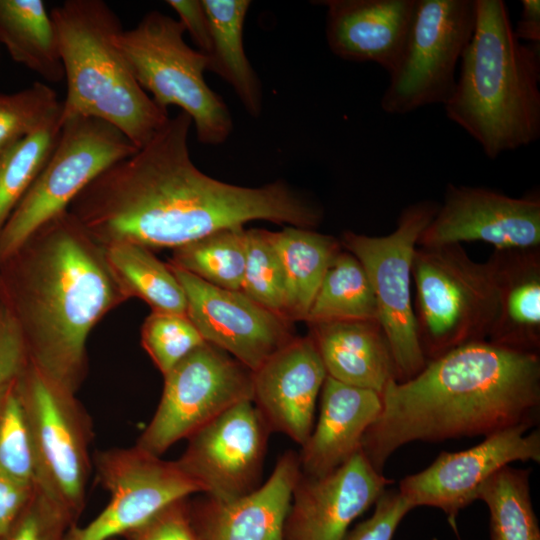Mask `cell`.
<instances>
[{
  "mask_svg": "<svg viewBox=\"0 0 540 540\" xmlns=\"http://www.w3.org/2000/svg\"><path fill=\"white\" fill-rule=\"evenodd\" d=\"M50 14L67 87L61 121L96 118L144 146L170 117L141 88L116 45L122 27L115 12L102 0H67Z\"/></svg>",
  "mask_w": 540,
  "mask_h": 540,
  "instance_id": "5b68a950",
  "label": "cell"
},
{
  "mask_svg": "<svg viewBox=\"0 0 540 540\" xmlns=\"http://www.w3.org/2000/svg\"><path fill=\"white\" fill-rule=\"evenodd\" d=\"M327 373L312 338L295 337L252 371V402L271 432L302 446Z\"/></svg>",
  "mask_w": 540,
  "mask_h": 540,
  "instance_id": "d6986e66",
  "label": "cell"
},
{
  "mask_svg": "<svg viewBox=\"0 0 540 540\" xmlns=\"http://www.w3.org/2000/svg\"><path fill=\"white\" fill-rule=\"evenodd\" d=\"M204 342L186 315L152 311L141 327V344L162 375Z\"/></svg>",
  "mask_w": 540,
  "mask_h": 540,
  "instance_id": "e575fe53",
  "label": "cell"
},
{
  "mask_svg": "<svg viewBox=\"0 0 540 540\" xmlns=\"http://www.w3.org/2000/svg\"><path fill=\"white\" fill-rule=\"evenodd\" d=\"M0 293L21 330L29 362L73 394L87 376L90 332L128 300L104 247L68 211L0 262Z\"/></svg>",
  "mask_w": 540,
  "mask_h": 540,
  "instance_id": "3957f363",
  "label": "cell"
},
{
  "mask_svg": "<svg viewBox=\"0 0 540 540\" xmlns=\"http://www.w3.org/2000/svg\"><path fill=\"white\" fill-rule=\"evenodd\" d=\"M412 280L416 332L427 362L488 339L497 308L488 261H473L461 244L417 246Z\"/></svg>",
  "mask_w": 540,
  "mask_h": 540,
  "instance_id": "8992f818",
  "label": "cell"
},
{
  "mask_svg": "<svg viewBox=\"0 0 540 540\" xmlns=\"http://www.w3.org/2000/svg\"><path fill=\"white\" fill-rule=\"evenodd\" d=\"M487 261L497 301L487 340L515 350L539 353L540 248L495 250Z\"/></svg>",
  "mask_w": 540,
  "mask_h": 540,
  "instance_id": "603a6c76",
  "label": "cell"
},
{
  "mask_svg": "<svg viewBox=\"0 0 540 540\" xmlns=\"http://www.w3.org/2000/svg\"><path fill=\"white\" fill-rule=\"evenodd\" d=\"M36 489V483L0 470V537L24 511Z\"/></svg>",
  "mask_w": 540,
  "mask_h": 540,
  "instance_id": "60d3db41",
  "label": "cell"
},
{
  "mask_svg": "<svg viewBox=\"0 0 540 540\" xmlns=\"http://www.w3.org/2000/svg\"><path fill=\"white\" fill-rule=\"evenodd\" d=\"M300 474L298 453L288 450L269 478L252 492L230 500L209 496L189 501L199 540H283L293 487Z\"/></svg>",
  "mask_w": 540,
  "mask_h": 540,
  "instance_id": "ffe728a7",
  "label": "cell"
},
{
  "mask_svg": "<svg viewBox=\"0 0 540 540\" xmlns=\"http://www.w3.org/2000/svg\"><path fill=\"white\" fill-rule=\"evenodd\" d=\"M126 540H199L193 527L189 499L176 500L124 536Z\"/></svg>",
  "mask_w": 540,
  "mask_h": 540,
  "instance_id": "f35d334b",
  "label": "cell"
},
{
  "mask_svg": "<svg viewBox=\"0 0 540 540\" xmlns=\"http://www.w3.org/2000/svg\"><path fill=\"white\" fill-rule=\"evenodd\" d=\"M326 41L331 52L350 62H372L387 73L405 44L416 0H324Z\"/></svg>",
  "mask_w": 540,
  "mask_h": 540,
  "instance_id": "44dd1931",
  "label": "cell"
},
{
  "mask_svg": "<svg viewBox=\"0 0 540 540\" xmlns=\"http://www.w3.org/2000/svg\"><path fill=\"white\" fill-rule=\"evenodd\" d=\"M272 239L285 277L286 318L305 321L328 266L342 249L340 240L295 226L272 232Z\"/></svg>",
  "mask_w": 540,
  "mask_h": 540,
  "instance_id": "484cf974",
  "label": "cell"
},
{
  "mask_svg": "<svg viewBox=\"0 0 540 540\" xmlns=\"http://www.w3.org/2000/svg\"><path fill=\"white\" fill-rule=\"evenodd\" d=\"M70 516L38 487L31 501L0 540H65Z\"/></svg>",
  "mask_w": 540,
  "mask_h": 540,
  "instance_id": "8d00e7d4",
  "label": "cell"
},
{
  "mask_svg": "<svg viewBox=\"0 0 540 540\" xmlns=\"http://www.w3.org/2000/svg\"><path fill=\"white\" fill-rule=\"evenodd\" d=\"M18 379L0 390V470L35 483V464Z\"/></svg>",
  "mask_w": 540,
  "mask_h": 540,
  "instance_id": "d590c367",
  "label": "cell"
},
{
  "mask_svg": "<svg viewBox=\"0 0 540 540\" xmlns=\"http://www.w3.org/2000/svg\"><path fill=\"white\" fill-rule=\"evenodd\" d=\"M438 207L439 203L432 200L418 201L402 209L395 230L388 235L345 231L339 239L368 275L378 322L393 355L397 382L415 377L427 363L416 332L411 296L412 263L418 239Z\"/></svg>",
  "mask_w": 540,
  "mask_h": 540,
  "instance_id": "30bf717a",
  "label": "cell"
},
{
  "mask_svg": "<svg viewBox=\"0 0 540 540\" xmlns=\"http://www.w3.org/2000/svg\"><path fill=\"white\" fill-rule=\"evenodd\" d=\"M412 509L398 490H385L372 515L349 530L343 540H393L398 525Z\"/></svg>",
  "mask_w": 540,
  "mask_h": 540,
  "instance_id": "74e56055",
  "label": "cell"
},
{
  "mask_svg": "<svg viewBox=\"0 0 540 540\" xmlns=\"http://www.w3.org/2000/svg\"><path fill=\"white\" fill-rule=\"evenodd\" d=\"M515 36L522 42L540 44V1L521 0V13L513 26Z\"/></svg>",
  "mask_w": 540,
  "mask_h": 540,
  "instance_id": "7bdbcfd3",
  "label": "cell"
},
{
  "mask_svg": "<svg viewBox=\"0 0 540 540\" xmlns=\"http://www.w3.org/2000/svg\"><path fill=\"white\" fill-rule=\"evenodd\" d=\"M531 469L507 465L479 488L477 500L489 510L490 540H540L531 495Z\"/></svg>",
  "mask_w": 540,
  "mask_h": 540,
  "instance_id": "f546056e",
  "label": "cell"
},
{
  "mask_svg": "<svg viewBox=\"0 0 540 540\" xmlns=\"http://www.w3.org/2000/svg\"><path fill=\"white\" fill-rule=\"evenodd\" d=\"M393 481L359 450L323 476L300 471L283 527V540H343L352 522L368 510Z\"/></svg>",
  "mask_w": 540,
  "mask_h": 540,
  "instance_id": "ac0fdd59",
  "label": "cell"
},
{
  "mask_svg": "<svg viewBox=\"0 0 540 540\" xmlns=\"http://www.w3.org/2000/svg\"><path fill=\"white\" fill-rule=\"evenodd\" d=\"M475 0H416L402 53L389 74L380 106L391 115L445 103L475 28Z\"/></svg>",
  "mask_w": 540,
  "mask_h": 540,
  "instance_id": "8fae6325",
  "label": "cell"
},
{
  "mask_svg": "<svg viewBox=\"0 0 540 540\" xmlns=\"http://www.w3.org/2000/svg\"><path fill=\"white\" fill-rule=\"evenodd\" d=\"M111 540H118V539H117V538H115V539H111Z\"/></svg>",
  "mask_w": 540,
  "mask_h": 540,
  "instance_id": "ee69618b",
  "label": "cell"
},
{
  "mask_svg": "<svg viewBox=\"0 0 540 540\" xmlns=\"http://www.w3.org/2000/svg\"><path fill=\"white\" fill-rule=\"evenodd\" d=\"M163 377L158 406L135 444L156 456L232 406L252 400V371L208 342Z\"/></svg>",
  "mask_w": 540,
  "mask_h": 540,
  "instance_id": "7c38bea8",
  "label": "cell"
},
{
  "mask_svg": "<svg viewBox=\"0 0 540 540\" xmlns=\"http://www.w3.org/2000/svg\"><path fill=\"white\" fill-rule=\"evenodd\" d=\"M246 254V229L235 226L173 249L168 263L213 286L240 291Z\"/></svg>",
  "mask_w": 540,
  "mask_h": 540,
  "instance_id": "4dcf8cb0",
  "label": "cell"
},
{
  "mask_svg": "<svg viewBox=\"0 0 540 540\" xmlns=\"http://www.w3.org/2000/svg\"><path fill=\"white\" fill-rule=\"evenodd\" d=\"M61 104L56 92L42 82L0 94V158L58 113Z\"/></svg>",
  "mask_w": 540,
  "mask_h": 540,
  "instance_id": "836d02e7",
  "label": "cell"
},
{
  "mask_svg": "<svg viewBox=\"0 0 540 540\" xmlns=\"http://www.w3.org/2000/svg\"><path fill=\"white\" fill-rule=\"evenodd\" d=\"M61 127L60 110L0 158V231L49 159Z\"/></svg>",
  "mask_w": 540,
  "mask_h": 540,
  "instance_id": "1f68e13d",
  "label": "cell"
},
{
  "mask_svg": "<svg viewBox=\"0 0 540 540\" xmlns=\"http://www.w3.org/2000/svg\"><path fill=\"white\" fill-rule=\"evenodd\" d=\"M166 3L176 12L178 21L198 50L207 55L210 50V29L202 0H168Z\"/></svg>",
  "mask_w": 540,
  "mask_h": 540,
  "instance_id": "b9f144b4",
  "label": "cell"
},
{
  "mask_svg": "<svg viewBox=\"0 0 540 540\" xmlns=\"http://www.w3.org/2000/svg\"><path fill=\"white\" fill-rule=\"evenodd\" d=\"M475 2L474 32L443 107L487 158L496 159L540 138V44L515 36L504 1Z\"/></svg>",
  "mask_w": 540,
  "mask_h": 540,
  "instance_id": "277c9868",
  "label": "cell"
},
{
  "mask_svg": "<svg viewBox=\"0 0 540 540\" xmlns=\"http://www.w3.org/2000/svg\"><path fill=\"white\" fill-rule=\"evenodd\" d=\"M360 450L380 473L405 444L486 436L540 418V354L488 340L430 360L415 377L390 381Z\"/></svg>",
  "mask_w": 540,
  "mask_h": 540,
  "instance_id": "7a4b0ae2",
  "label": "cell"
},
{
  "mask_svg": "<svg viewBox=\"0 0 540 540\" xmlns=\"http://www.w3.org/2000/svg\"><path fill=\"white\" fill-rule=\"evenodd\" d=\"M526 424L484 436L483 441L459 452H441L424 470L399 483V493L413 507L441 509L451 524L460 510L477 500L481 485L514 461L540 462V432Z\"/></svg>",
  "mask_w": 540,
  "mask_h": 540,
  "instance_id": "2e32d148",
  "label": "cell"
},
{
  "mask_svg": "<svg viewBox=\"0 0 540 540\" xmlns=\"http://www.w3.org/2000/svg\"><path fill=\"white\" fill-rule=\"evenodd\" d=\"M182 24L150 11L132 29L121 30L116 45L141 88L162 109L178 106L192 120L199 142L224 143L233 131L228 106L204 78L206 54L190 47Z\"/></svg>",
  "mask_w": 540,
  "mask_h": 540,
  "instance_id": "52a82bcc",
  "label": "cell"
},
{
  "mask_svg": "<svg viewBox=\"0 0 540 540\" xmlns=\"http://www.w3.org/2000/svg\"><path fill=\"white\" fill-rule=\"evenodd\" d=\"M0 42L48 82L64 79L56 28L41 0H0Z\"/></svg>",
  "mask_w": 540,
  "mask_h": 540,
  "instance_id": "4316f807",
  "label": "cell"
},
{
  "mask_svg": "<svg viewBox=\"0 0 540 540\" xmlns=\"http://www.w3.org/2000/svg\"><path fill=\"white\" fill-rule=\"evenodd\" d=\"M308 326L327 376L380 395L396 380L393 355L379 322L342 320Z\"/></svg>",
  "mask_w": 540,
  "mask_h": 540,
  "instance_id": "cb8c5ba5",
  "label": "cell"
},
{
  "mask_svg": "<svg viewBox=\"0 0 540 540\" xmlns=\"http://www.w3.org/2000/svg\"><path fill=\"white\" fill-rule=\"evenodd\" d=\"M342 320L378 322L368 275L360 261L345 249L332 259L305 319L307 324Z\"/></svg>",
  "mask_w": 540,
  "mask_h": 540,
  "instance_id": "f1b7e54d",
  "label": "cell"
},
{
  "mask_svg": "<svg viewBox=\"0 0 540 540\" xmlns=\"http://www.w3.org/2000/svg\"><path fill=\"white\" fill-rule=\"evenodd\" d=\"M246 236V264L240 291L266 309L286 318L285 277L272 232L251 228L246 229Z\"/></svg>",
  "mask_w": 540,
  "mask_h": 540,
  "instance_id": "d6a6232c",
  "label": "cell"
},
{
  "mask_svg": "<svg viewBox=\"0 0 540 540\" xmlns=\"http://www.w3.org/2000/svg\"><path fill=\"white\" fill-rule=\"evenodd\" d=\"M108 266L127 297L145 301L152 311L186 315L184 290L168 263L150 249L132 243L104 247Z\"/></svg>",
  "mask_w": 540,
  "mask_h": 540,
  "instance_id": "83f0119b",
  "label": "cell"
},
{
  "mask_svg": "<svg viewBox=\"0 0 540 540\" xmlns=\"http://www.w3.org/2000/svg\"><path fill=\"white\" fill-rule=\"evenodd\" d=\"M381 410L379 393L327 376L318 421L298 454L300 471L323 476L347 462L360 450L364 433Z\"/></svg>",
  "mask_w": 540,
  "mask_h": 540,
  "instance_id": "7402d4cb",
  "label": "cell"
},
{
  "mask_svg": "<svg viewBox=\"0 0 540 540\" xmlns=\"http://www.w3.org/2000/svg\"><path fill=\"white\" fill-rule=\"evenodd\" d=\"M169 266L184 290L186 316L204 341L225 351L249 370H256L296 337L292 321L266 309L242 291L213 286Z\"/></svg>",
  "mask_w": 540,
  "mask_h": 540,
  "instance_id": "e0dca14e",
  "label": "cell"
},
{
  "mask_svg": "<svg viewBox=\"0 0 540 540\" xmlns=\"http://www.w3.org/2000/svg\"><path fill=\"white\" fill-rule=\"evenodd\" d=\"M137 150L107 122L83 116L63 120L49 159L0 231V262L41 226L67 211L106 168Z\"/></svg>",
  "mask_w": 540,
  "mask_h": 540,
  "instance_id": "9c48e42d",
  "label": "cell"
},
{
  "mask_svg": "<svg viewBox=\"0 0 540 540\" xmlns=\"http://www.w3.org/2000/svg\"><path fill=\"white\" fill-rule=\"evenodd\" d=\"M35 464L36 486L77 524L93 469V423L76 394L30 362L17 381Z\"/></svg>",
  "mask_w": 540,
  "mask_h": 540,
  "instance_id": "ba28073f",
  "label": "cell"
},
{
  "mask_svg": "<svg viewBox=\"0 0 540 540\" xmlns=\"http://www.w3.org/2000/svg\"><path fill=\"white\" fill-rule=\"evenodd\" d=\"M28 364L21 330L0 293V390L16 381Z\"/></svg>",
  "mask_w": 540,
  "mask_h": 540,
  "instance_id": "ab89813d",
  "label": "cell"
},
{
  "mask_svg": "<svg viewBox=\"0 0 540 540\" xmlns=\"http://www.w3.org/2000/svg\"><path fill=\"white\" fill-rule=\"evenodd\" d=\"M210 29L209 69L234 90L244 109L258 117L262 87L244 48L243 30L249 0H202Z\"/></svg>",
  "mask_w": 540,
  "mask_h": 540,
  "instance_id": "d4e9b609",
  "label": "cell"
},
{
  "mask_svg": "<svg viewBox=\"0 0 540 540\" xmlns=\"http://www.w3.org/2000/svg\"><path fill=\"white\" fill-rule=\"evenodd\" d=\"M92 465L109 501L90 522L70 527L65 540L124 537L168 504L202 493L176 460H163L137 445L97 451Z\"/></svg>",
  "mask_w": 540,
  "mask_h": 540,
  "instance_id": "4fadbf2b",
  "label": "cell"
},
{
  "mask_svg": "<svg viewBox=\"0 0 540 540\" xmlns=\"http://www.w3.org/2000/svg\"><path fill=\"white\" fill-rule=\"evenodd\" d=\"M481 241L495 250L540 248V193L521 197L481 187L447 184L442 204L417 246Z\"/></svg>",
  "mask_w": 540,
  "mask_h": 540,
  "instance_id": "9a60e30c",
  "label": "cell"
},
{
  "mask_svg": "<svg viewBox=\"0 0 540 540\" xmlns=\"http://www.w3.org/2000/svg\"><path fill=\"white\" fill-rule=\"evenodd\" d=\"M191 118L183 111L134 154L99 174L67 211L98 244L176 249L254 220L314 228L321 209L283 181L244 187L193 163Z\"/></svg>",
  "mask_w": 540,
  "mask_h": 540,
  "instance_id": "6da1fadb",
  "label": "cell"
},
{
  "mask_svg": "<svg viewBox=\"0 0 540 540\" xmlns=\"http://www.w3.org/2000/svg\"><path fill=\"white\" fill-rule=\"evenodd\" d=\"M271 433L253 402L245 400L189 436L176 462L206 496L234 499L260 486Z\"/></svg>",
  "mask_w": 540,
  "mask_h": 540,
  "instance_id": "5bb4252c",
  "label": "cell"
}]
</instances>
